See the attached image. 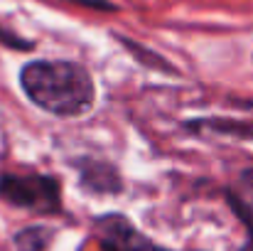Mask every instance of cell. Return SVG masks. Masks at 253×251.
Here are the masks:
<instances>
[{"label": "cell", "mask_w": 253, "mask_h": 251, "mask_svg": "<svg viewBox=\"0 0 253 251\" xmlns=\"http://www.w3.org/2000/svg\"><path fill=\"white\" fill-rule=\"evenodd\" d=\"M20 86L35 106L59 118L88 113L96 96L91 74L69 59H37L25 64Z\"/></svg>", "instance_id": "obj_1"}, {"label": "cell", "mask_w": 253, "mask_h": 251, "mask_svg": "<svg viewBox=\"0 0 253 251\" xmlns=\"http://www.w3.org/2000/svg\"><path fill=\"white\" fill-rule=\"evenodd\" d=\"M0 200L35 212V214H59L62 212V187L52 175H0Z\"/></svg>", "instance_id": "obj_2"}, {"label": "cell", "mask_w": 253, "mask_h": 251, "mask_svg": "<svg viewBox=\"0 0 253 251\" xmlns=\"http://www.w3.org/2000/svg\"><path fill=\"white\" fill-rule=\"evenodd\" d=\"M93 227L101 239V247H108L113 251H169L153 244L121 214H106V217L96 219Z\"/></svg>", "instance_id": "obj_3"}, {"label": "cell", "mask_w": 253, "mask_h": 251, "mask_svg": "<svg viewBox=\"0 0 253 251\" xmlns=\"http://www.w3.org/2000/svg\"><path fill=\"white\" fill-rule=\"evenodd\" d=\"M79 182L84 190L96 192V195H116L123 187L118 170L101 160H86L79 167Z\"/></svg>", "instance_id": "obj_4"}, {"label": "cell", "mask_w": 253, "mask_h": 251, "mask_svg": "<svg viewBox=\"0 0 253 251\" xmlns=\"http://www.w3.org/2000/svg\"><path fill=\"white\" fill-rule=\"evenodd\" d=\"M226 197H229V204L234 207V212L239 214V219L246 224L253 244V170H244L236 177V182L229 187Z\"/></svg>", "instance_id": "obj_5"}, {"label": "cell", "mask_w": 253, "mask_h": 251, "mask_svg": "<svg viewBox=\"0 0 253 251\" xmlns=\"http://www.w3.org/2000/svg\"><path fill=\"white\" fill-rule=\"evenodd\" d=\"M52 244V232L47 227H25L15 234L17 251H47Z\"/></svg>", "instance_id": "obj_6"}, {"label": "cell", "mask_w": 253, "mask_h": 251, "mask_svg": "<svg viewBox=\"0 0 253 251\" xmlns=\"http://www.w3.org/2000/svg\"><path fill=\"white\" fill-rule=\"evenodd\" d=\"M116 40L140 62V64H145V67H150V69H160V72H168V74H172L174 69H172V64H168L158 52H153V50H145L143 45H138L135 40H128V37H121V35H116Z\"/></svg>", "instance_id": "obj_7"}, {"label": "cell", "mask_w": 253, "mask_h": 251, "mask_svg": "<svg viewBox=\"0 0 253 251\" xmlns=\"http://www.w3.org/2000/svg\"><path fill=\"white\" fill-rule=\"evenodd\" d=\"M0 45H5V47H10V50H20V52L35 50V42L22 40L20 35H15V32H10V30H5V27H0Z\"/></svg>", "instance_id": "obj_8"}, {"label": "cell", "mask_w": 253, "mask_h": 251, "mask_svg": "<svg viewBox=\"0 0 253 251\" xmlns=\"http://www.w3.org/2000/svg\"><path fill=\"white\" fill-rule=\"evenodd\" d=\"M69 2H77V5H84L91 10H101V12H116L118 5L111 2V0H69Z\"/></svg>", "instance_id": "obj_9"}, {"label": "cell", "mask_w": 253, "mask_h": 251, "mask_svg": "<svg viewBox=\"0 0 253 251\" xmlns=\"http://www.w3.org/2000/svg\"><path fill=\"white\" fill-rule=\"evenodd\" d=\"M101 249H103V251H113V249H108V247H101Z\"/></svg>", "instance_id": "obj_10"}]
</instances>
